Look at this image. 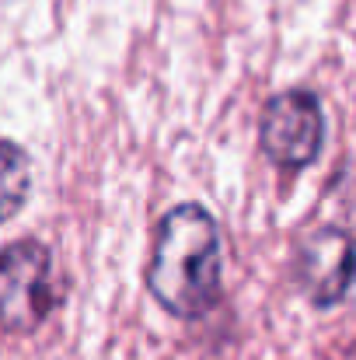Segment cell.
I'll use <instances>...</instances> for the list:
<instances>
[{"instance_id":"obj_1","label":"cell","mask_w":356,"mask_h":360,"mask_svg":"<svg viewBox=\"0 0 356 360\" xmlns=\"http://www.w3.org/2000/svg\"><path fill=\"white\" fill-rule=\"evenodd\" d=\"M220 231L210 210L182 203L164 214L147 287L154 301L175 319H203L220 301Z\"/></svg>"},{"instance_id":"obj_3","label":"cell","mask_w":356,"mask_h":360,"mask_svg":"<svg viewBox=\"0 0 356 360\" xmlns=\"http://www.w3.org/2000/svg\"><path fill=\"white\" fill-rule=\"evenodd\" d=\"M53 259L42 241H14L0 252V326L7 333H35L53 304Z\"/></svg>"},{"instance_id":"obj_5","label":"cell","mask_w":356,"mask_h":360,"mask_svg":"<svg viewBox=\"0 0 356 360\" xmlns=\"http://www.w3.org/2000/svg\"><path fill=\"white\" fill-rule=\"evenodd\" d=\"M28 154L14 140H0V221H11L28 200Z\"/></svg>"},{"instance_id":"obj_2","label":"cell","mask_w":356,"mask_h":360,"mask_svg":"<svg viewBox=\"0 0 356 360\" xmlns=\"http://www.w3.org/2000/svg\"><path fill=\"white\" fill-rule=\"evenodd\" d=\"M258 143L262 154L283 172H301L315 165L325 143L322 98L308 88L272 95L258 120Z\"/></svg>"},{"instance_id":"obj_4","label":"cell","mask_w":356,"mask_h":360,"mask_svg":"<svg viewBox=\"0 0 356 360\" xmlns=\"http://www.w3.org/2000/svg\"><path fill=\"white\" fill-rule=\"evenodd\" d=\"M294 276L315 308H336L356 283V238L343 228H315L297 245Z\"/></svg>"}]
</instances>
